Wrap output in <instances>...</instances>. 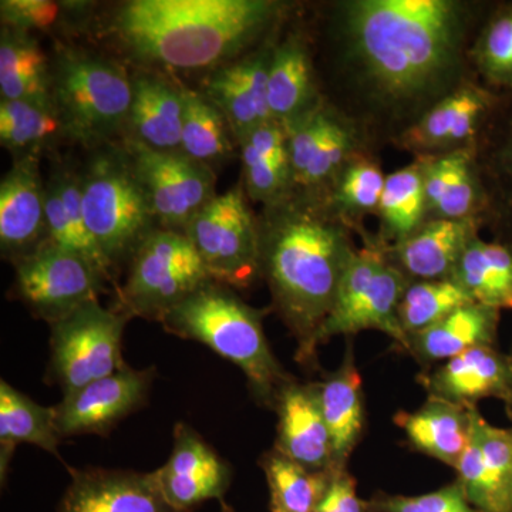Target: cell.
<instances>
[{
	"instance_id": "6da1fadb",
	"label": "cell",
	"mask_w": 512,
	"mask_h": 512,
	"mask_svg": "<svg viewBox=\"0 0 512 512\" xmlns=\"http://www.w3.org/2000/svg\"><path fill=\"white\" fill-rule=\"evenodd\" d=\"M343 18L367 82L392 104L439 92L456 70L468 22L453 0H357Z\"/></svg>"
},
{
	"instance_id": "7a4b0ae2",
	"label": "cell",
	"mask_w": 512,
	"mask_h": 512,
	"mask_svg": "<svg viewBox=\"0 0 512 512\" xmlns=\"http://www.w3.org/2000/svg\"><path fill=\"white\" fill-rule=\"evenodd\" d=\"M259 229L261 278L296 340V362L315 367L320 329L357 249L342 224L302 195L265 207Z\"/></svg>"
},
{
	"instance_id": "3957f363",
	"label": "cell",
	"mask_w": 512,
	"mask_h": 512,
	"mask_svg": "<svg viewBox=\"0 0 512 512\" xmlns=\"http://www.w3.org/2000/svg\"><path fill=\"white\" fill-rule=\"evenodd\" d=\"M284 5L272 0H128L106 32L144 70H214L247 55Z\"/></svg>"
},
{
	"instance_id": "277c9868",
	"label": "cell",
	"mask_w": 512,
	"mask_h": 512,
	"mask_svg": "<svg viewBox=\"0 0 512 512\" xmlns=\"http://www.w3.org/2000/svg\"><path fill=\"white\" fill-rule=\"evenodd\" d=\"M264 315L242 301L234 288L210 279L160 323L171 335L202 343L238 366L255 402L275 410L279 394L295 379L272 352Z\"/></svg>"
},
{
	"instance_id": "5b68a950",
	"label": "cell",
	"mask_w": 512,
	"mask_h": 512,
	"mask_svg": "<svg viewBox=\"0 0 512 512\" xmlns=\"http://www.w3.org/2000/svg\"><path fill=\"white\" fill-rule=\"evenodd\" d=\"M52 94L72 143L96 150L123 138L133 74L117 60L80 47H57Z\"/></svg>"
},
{
	"instance_id": "8992f818",
	"label": "cell",
	"mask_w": 512,
	"mask_h": 512,
	"mask_svg": "<svg viewBox=\"0 0 512 512\" xmlns=\"http://www.w3.org/2000/svg\"><path fill=\"white\" fill-rule=\"evenodd\" d=\"M92 151L80 168L84 220L116 278L158 225L123 144Z\"/></svg>"
},
{
	"instance_id": "52a82bcc",
	"label": "cell",
	"mask_w": 512,
	"mask_h": 512,
	"mask_svg": "<svg viewBox=\"0 0 512 512\" xmlns=\"http://www.w3.org/2000/svg\"><path fill=\"white\" fill-rule=\"evenodd\" d=\"M200 254L184 232L158 227L137 249L114 311L128 319L161 322L168 312L210 281Z\"/></svg>"
},
{
	"instance_id": "ba28073f",
	"label": "cell",
	"mask_w": 512,
	"mask_h": 512,
	"mask_svg": "<svg viewBox=\"0 0 512 512\" xmlns=\"http://www.w3.org/2000/svg\"><path fill=\"white\" fill-rule=\"evenodd\" d=\"M410 281L387 261L379 247L357 249L340 282L338 295L318 336V345L335 336L377 330L406 352L409 339L399 320V306Z\"/></svg>"
},
{
	"instance_id": "9c48e42d",
	"label": "cell",
	"mask_w": 512,
	"mask_h": 512,
	"mask_svg": "<svg viewBox=\"0 0 512 512\" xmlns=\"http://www.w3.org/2000/svg\"><path fill=\"white\" fill-rule=\"evenodd\" d=\"M128 320L96 301L50 325L47 375L50 382L59 384L63 396L113 375L126 365L123 333Z\"/></svg>"
},
{
	"instance_id": "30bf717a",
	"label": "cell",
	"mask_w": 512,
	"mask_h": 512,
	"mask_svg": "<svg viewBox=\"0 0 512 512\" xmlns=\"http://www.w3.org/2000/svg\"><path fill=\"white\" fill-rule=\"evenodd\" d=\"M241 185L217 195L184 234L214 281L234 289L261 278V229Z\"/></svg>"
},
{
	"instance_id": "8fae6325",
	"label": "cell",
	"mask_w": 512,
	"mask_h": 512,
	"mask_svg": "<svg viewBox=\"0 0 512 512\" xmlns=\"http://www.w3.org/2000/svg\"><path fill=\"white\" fill-rule=\"evenodd\" d=\"M107 284L110 279L86 256L49 239L16 262L13 292L36 318L52 325L99 301Z\"/></svg>"
},
{
	"instance_id": "7c38bea8",
	"label": "cell",
	"mask_w": 512,
	"mask_h": 512,
	"mask_svg": "<svg viewBox=\"0 0 512 512\" xmlns=\"http://www.w3.org/2000/svg\"><path fill=\"white\" fill-rule=\"evenodd\" d=\"M160 228L184 232L215 197V171L181 151H158L121 140Z\"/></svg>"
},
{
	"instance_id": "4fadbf2b",
	"label": "cell",
	"mask_w": 512,
	"mask_h": 512,
	"mask_svg": "<svg viewBox=\"0 0 512 512\" xmlns=\"http://www.w3.org/2000/svg\"><path fill=\"white\" fill-rule=\"evenodd\" d=\"M154 377V367L133 369L126 363L113 375L66 394L55 406L60 437L109 436L121 420L146 406Z\"/></svg>"
},
{
	"instance_id": "5bb4252c",
	"label": "cell",
	"mask_w": 512,
	"mask_h": 512,
	"mask_svg": "<svg viewBox=\"0 0 512 512\" xmlns=\"http://www.w3.org/2000/svg\"><path fill=\"white\" fill-rule=\"evenodd\" d=\"M158 487L174 512H191L205 501L225 503L232 470L200 434L185 423L174 429V447L154 471Z\"/></svg>"
},
{
	"instance_id": "9a60e30c",
	"label": "cell",
	"mask_w": 512,
	"mask_h": 512,
	"mask_svg": "<svg viewBox=\"0 0 512 512\" xmlns=\"http://www.w3.org/2000/svg\"><path fill=\"white\" fill-rule=\"evenodd\" d=\"M419 383L430 399L464 409H477L481 400H500L512 419V357L497 346L467 350L433 372H424Z\"/></svg>"
},
{
	"instance_id": "2e32d148",
	"label": "cell",
	"mask_w": 512,
	"mask_h": 512,
	"mask_svg": "<svg viewBox=\"0 0 512 512\" xmlns=\"http://www.w3.org/2000/svg\"><path fill=\"white\" fill-rule=\"evenodd\" d=\"M473 430L457 467V481L480 512H512V433L471 410Z\"/></svg>"
},
{
	"instance_id": "e0dca14e",
	"label": "cell",
	"mask_w": 512,
	"mask_h": 512,
	"mask_svg": "<svg viewBox=\"0 0 512 512\" xmlns=\"http://www.w3.org/2000/svg\"><path fill=\"white\" fill-rule=\"evenodd\" d=\"M49 241L39 157L15 158L0 183V249L13 265Z\"/></svg>"
},
{
	"instance_id": "ac0fdd59",
	"label": "cell",
	"mask_w": 512,
	"mask_h": 512,
	"mask_svg": "<svg viewBox=\"0 0 512 512\" xmlns=\"http://www.w3.org/2000/svg\"><path fill=\"white\" fill-rule=\"evenodd\" d=\"M274 47L265 43L254 52L208 74L201 92L221 110L237 144L255 128L271 121L268 72Z\"/></svg>"
},
{
	"instance_id": "d6986e66",
	"label": "cell",
	"mask_w": 512,
	"mask_h": 512,
	"mask_svg": "<svg viewBox=\"0 0 512 512\" xmlns=\"http://www.w3.org/2000/svg\"><path fill=\"white\" fill-rule=\"evenodd\" d=\"M70 471L57 512H174L154 473L86 468Z\"/></svg>"
},
{
	"instance_id": "ffe728a7",
	"label": "cell",
	"mask_w": 512,
	"mask_h": 512,
	"mask_svg": "<svg viewBox=\"0 0 512 512\" xmlns=\"http://www.w3.org/2000/svg\"><path fill=\"white\" fill-rule=\"evenodd\" d=\"M483 222V217L429 220L399 244L380 249L410 282L450 279Z\"/></svg>"
},
{
	"instance_id": "44dd1931",
	"label": "cell",
	"mask_w": 512,
	"mask_h": 512,
	"mask_svg": "<svg viewBox=\"0 0 512 512\" xmlns=\"http://www.w3.org/2000/svg\"><path fill=\"white\" fill-rule=\"evenodd\" d=\"M493 93L466 84L437 101L404 133L403 146L420 156L463 148L494 109Z\"/></svg>"
},
{
	"instance_id": "7402d4cb",
	"label": "cell",
	"mask_w": 512,
	"mask_h": 512,
	"mask_svg": "<svg viewBox=\"0 0 512 512\" xmlns=\"http://www.w3.org/2000/svg\"><path fill=\"white\" fill-rule=\"evenodd\" d=\"M275 450L313 471H336L332 439L320 410L316 383H289L279 394Z\"/></svg>"
},
{
	"instance_id": "603a6c76",
	"label": "cell",
	"mask_w": 512,
	"mask_h": 512,
	"mask_svg": "<svg viewBox=\"0 0 512 512\" xmlns=\"http://www.w3.org/2000/svg\"><path fill=\"white\" fill-rule=\"evenodd\" d=\"M183 119L184 87L153 70L134 74L133 100L121 140L158 151H180Z\"/></svg>"
},
{
	"instance_id": "cb8c5ba5",
	"label": "cell",
	"mask_w": 512,
	"mask_h": 512,
	"mask_svg": "<svg viewBox=\"0 0 512 512\" xmlns=\"http://www.w3.org/2000/svg\"><path fill=\"white\" fill-rule=\"evenodd\" d=\"M424 191L430 220L483 217L481 214L488 210L487 190L477 174L474 150L470 147L429 156Z\"/></svg>"
},
{
	"instance_id": "d4e9b609",
	"label": "cell",
	"mask_w": 512,
	"mask_h": 512,
	"mask_svg": "<svg viewBox=\"0 0 512 512\" xmlns=\"http://www.w3.org/2000/svg\"><path fill=\"white\" fill-rule=\"evenodd\" d=\"M320 410L332 439L336 471L346 470L350 456L362 440L366 424L362 375L352 346H348L338 370L316 383Z\"/></svg>"
},
{
	"instance_id": "484cf974",
	"label": "cell",
	"mask_w": 512,
	"mask_h": 512,
	"mask_svg": "<svg viewBox=\"0 0 512 512\" xmlns=\"http://www.w3.org/2000/svg\"><path fill=\"white\" fill-rule=\"evenodd\" d=\"M501 312L468 303L431 328L409 339L406 352L423 367L447 362L481 346L497 345Z\"/></svg>"
},
{
	"instance_id": "4316f807",
	"label": "cell",
	"mask_w": 512,
	"mask_h": 512,
	"mask_svg": "<svg viewBox=\"0 0 512 512\" xmlns=\"http://www.w3.org/2000/svg\"><path fill=\"white\" fill-rule=\"evenodd\" d=\"M471 410L427 397L416 412L397 413L394 423L404 431L414 450L456 468L470 444Z\"/></svg>"
},
{
	"instance_id": "83f0119b",
	"label": "cell",
	"mask_w": 512,
	"mask_h": 512,
	"mask_svg": "<svg viewBox=\"0 0 512 512\" xmlns=\"http://www.w3.org/2000/svg\"><path fill=\"white\" fill-rule=\"evenodd\" d=\"M46 224L50 241L86 256L111 284H116L84 220L80 168L60 164L50 174L46 181Z\"/></svg>"
},
{
	"instance_id": "f1b7e54d",
	"label": "cell",
	"mask_w": 512,
	"mask_h": 512,
	"mask_svg": "<svg viewBox=\"0 0 512 512\" xmlns=\"http://www.w3.org/2000/svg\"><path fill=\"white\" fill-rule=\"evenodd\" d=\"M271 119L291 124L320 106L308 47L299 36L274 47L268 72Z\"/></svg>"
},
{
	"instance_id": "f546056e",
	"label": "cell",
	"mask_w": 512,
	"mask_h": 512,
	"mask_svg": "<svg viewBox=\"0 0 512 512\" xmlns=\"http://www.w3.org/2000/svg\"><path fill=\"white\" fill-rule=\"evenodd\" d=\"M62 437L56 426L55 406L45 407L19 392L8 382H0V478L5 485L13 454L20 444H32L62 460Z\"/></svg>"
},
{
	"instance_id": "4dcf8cb0",
	"label": "cell",
	"mask_w": 512,
	"mask_h": 512,
	"mask_svg": "<svg viewBox=\"0 0 512 512\" xmlns=\"http://www.w3.org/2000/svg\"><path fill=\"white\" fill-rule=\"evenodd\" d=\"M70 140L55 99L0 100V143L15 156L40 157Z\"/></svg>"
},
{
	"instance_id": "1f68e13d",
	"label": "cell",
	"mask_w": 512,
	"mask_h": 512,
	"mask_svg": "<svg viewBox=\"0 0 512 512\" xmlns=\"http://www.w3.org/2000/svg\"><path fill=\"white\" fill-rule=\"evenodd\" d=\"M474 303L512 311V248L503 242L474 238L451 278Z\"/></svg>"
},
{
	"instance_id": "d6a6232c",
	"label": "cell",
	"mask_w": 512,
	"mask_h": 512,
	"mask_svg": "<svg viewBox=\"0 0 512 512\" xmlns=\"http://www.w3.org/2000/svg\"><path fill=\"white\" fill-rule=\"evenodd\" d=\"M52 60L35 35L0 30V100L52 99Z\"/></svg>"
},
{
	"instance_id": "836d02e7",
	"label": "cell",
	"mask_w": 512,
	"mask_h": 512,
	"mask_svg": "<svg viewBox=\"0 0 512 512\" xmlns=\"http://www.w3.org/2000/svg\"><path fill=\"white\" fill-rule=\"evenodd\" d=\"M427 158L420 156L402 170L387 175L379 211L383 247H392L414 234L427 220L424 170Z\"/></svg>"
},
{
	"instance_id": "e575fe53",
	"label": "cell",
	"mask_w": 512,
	"mask_h": 512,
	"mask_svg": "<svg viewBox=\"0 0 512 512\" xmlns=\"http://www.w3.org/2000/svg\"><path fill=\"white\" fill-rule=\"evenodd\" d=\"M237 143L221 110L202 92L184 87L180 151L211 170L227 163Z\"/></svg>"
},
{
	"instance_id": "d590c367",
	"label": "cell",
	"mask_w": 512,
	"mask_h": 512,
	"mask_svg": "<svg viewBox=\"0 0 512 512\" xmlns=\"http://www.w3.org/2000/svg\"><path fill=\"white\" fill-rule=\"evenodd\" d=\"M271 503L285 512H316L335 471H313L271 450L259 460Z\"/></svg>"
},
{
	"instance_id": "8d00e7d4",
	"label": "cell",
	"mask_w": 512,
	"mask_h": 512,
	"mask_svg": "<svg viewBox=\"0 0 512 512\" xmlns=\"http://www.w3.org/2000/svg\"><path fill=\"white\" fill-rule=\"evenodd\" d=\"M468 303L473 299L453 279L410 282L399 306L404 335L410 339Z\"/></svg>"
},
{
	"instance_id": "74e56055",
	"label": "cell",
	"mask_w": 512,
	"mask_h": 512,
	"mask_svg": "<svg viewBox=\"0 0 512 512\" xmlns=\"http://www.w3.org/2000/svg\"><path fill=\"white\" fill-rule=\"evenodd\" d=\"M96 3L50 2V0H2V26L30 33L80 30L92 19Z\"/></svg>"
},
{
	"instance_id": "f35d334b",
	"label": "cell",
	"mask_w": 512,
	"mask_h": 512,
	"mask_svg": "<svg viewBox=\"0 0 512 512\" xmlns=\"http://www.w3.org/2000/svg\"><path fill=\"white\" fill-rule=\"evenodd\" d=\"M353 148H355L353 131L328 111L318 140L303 165L301 173L293 180V187L298 185L312 191L335 184L343 168L352 160Z\"/></svg>"
},
{
	"instance_id": "ab89813d",
	"label": "cell",
	"mask_w": 512,
	"mask_h": 512,
	"mask_svg": "<svg viewBox=\"0 0 512 512\" xmlns=\"http://www.w3.org/2000/svg\"><path fill=\"white\" fill-rule=\"evenodd\" d=\"M495 127L488 157L491 191L488 194V210L497 222V241L512 248V106Z\"/></svg>"
},
{
	"instance_id": "60d3db41",
	"label": "cell",
	"mask_w": 512,
	"mask_h": 512,
	"mask_svg": "<svg viewBox=\"0 0 512 512\" xmlns=\"http://www.w3.org/2000/svg\"><path fill=\"white\" fill-rule=\"evenodd\" d=\"M386 175L379 165L366 158H352L333 184L332 204L346 215L379 211Z\"/></svg>"
},
{
	"instance_id": "b9f144b4",
	"label": "cell",
	"mask_w": 512,
	"mask_h": 512,
	"mask_svg": "<svg viewBox=\"0 0 512 512\" xmlns=\"http://www.w3.org/2000/svg\"><path fill=\"white\" fill-rule=\"evenodd\" d=\"M471 56L485 83L503 90L512 62V5L495 10L477 37Z\"/></svg>"
},
{
	"instance_id": "7bdbcfd3",
	"label": "cell",
	"mask_w": 512,
	"mask_h": 512,
	"mask_svg": "<svg viewBox=\"0 0 512 512\" xmlns=\"http://www.w3.org/2000/svg\"><path fill=\"white\" fill-rule=\"evenodd\" d=\"M372 512H480L458 481L421 495L379 493L369 500Z\"/></svg>"
},
{
	"instance_id": "ee69618b",
	"label": "cell",
	"mask_w": 512,
	"mask_h": 512,
	"mask_svg": "<svg viewBox=\"0 0 512 512\" xmlns=\"http://www.w3.org/2000/svg\"><path fill=\"white\" fill-rule=\"evenodd\" d=\"M316 512H372L369 500H362L357 494L356 480L346 470L335 471L325 497Z\"/></svg>"
},
{
	"instance_id": "f6af8a7d",
	"label": "cell",
	"mask_w": 512,
	"mask_h": 512,
	"mask_svg": "<svg viewBox=\"0 0 512 512\" xmlns=\"http://www.w3.org/2000/svg\"><path fill=\"white\" fill-rule=\"evenodd\" d=\"M221 512H234L231 507L227 503H221Z\"/></svg>"
},
{
	"instance_id": "bcb514c9",
	"label": "cell",
	"mask_w": 512,
	"mask_h": 512,
	"mask_svg": "<svg viewBox=\"0 0 512 512\" xmlns=\"http://www.w3.org/2000/svg\"><path fill=\"white\" fill-rule=\"evenodd\" d=\"M269 507H271V512H285L282 511L281 508L274 507V505H269Z\"/></svg>"
},
{
	"instance_id": "7dc6e473",
	"label": "cell",
	"mask_w": 512,
	"mask_h": 512,
	"mask_svg": "<svg viewBox=\"0 0 512 512\" xmlns=\"http://www.w3.org/2000/svg\"><path fill=\"white\" fill-rule=\"evenodd\" d=\"M508 353H510V356L512 357V345H511V350Z\"/></svg>"
},
{
	"instance_id": "c3c4849f",
	"label": "cell",
	"mask_w": 512,
	"mask_h": 512,
	"mask_svg": "<svg viewBox=\"0 0 512 512\" xmlns=\"http://www.w3.org/2000/svg\"><path fill=\"white\" fill-rule=\"evenodd\" d=\"M511 433H512V427H511Z\"/></svg>"
}]
</instances>
